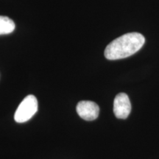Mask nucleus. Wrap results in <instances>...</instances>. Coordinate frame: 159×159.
I'll list each match as a JSON object with an SVG mask.
<instances>
[{
	"label": "nucleus",
	"instance_id": "f257e3e1",
	"mask_svg": "<svg viewBox=\"0 0 159 159\" xmlns=\"http://www.w3.org/2000/svg\"><path fill=\"white\" fill-rule=\"evenodd\" d=\"M144 43L145 39L141 33H126L107 46L105 49V57L111 61L130 57L142 48Z\"/></svg>",
	"mask_w": 159,
	"mask_h": 159
},
{
	"label": "nucleus",
	"instance_id": "f03ea898",
	"mask_svg": "<svg viewBox=\"0 0 159 159\" xmlns=\"http://www.w3.org/2000/svg\"><path fill=\"white\" fill-rule=\"evenodd\" d=\"M38 111V100L33 95H28L20 103L14 115L15 121L24 123L30 120Z\"/></svg>",
	"mask_w": 159,
	"mask_h": 159
},
{
	"label": "nucleus",
	"instance_id": "7ed1b4c3",
	"mask_svg": "<svg viewBox=\"0 0 159 159\" xmlns=\"http://www.w3.org/2000/svg\"><path fill=\"white\" fill-rule=\"evenodd\" d=\"M131 111L130 99L125 93H119L116 96L114 101V113L116 118H128Z\"/></svg>",
	"mask_w": 159,
	"mask_h": 159
},
{
	"label": "nucleus",
	"instance_id": "20e7f679",
	"mask_svg": "<svg viewBox=\"0 0 159 159\" xmlns=\"http://www.w3.org/2000/svg\"><path fill=\"white\" fill-rule=\"evenodd\" d=\"M77 113L83 119L92 121L99 116V108L98 105L92 101H80L77 105Z\"/></svg>",
	"mask_w": 159,
	"mask_h": 159
},
{
	"label": "nucleus",
	"instance_id": "39448f33",
	"mask_svg": "<svg viewBox=\"0 0 159 159\" xmlns=\"http://www.w3.org/2000/svg\"><path fill=\"white\" fill-rule=\"evenodd\" d=\"M16 27L13 20L7 16H0V35L10 34L14 31Z\"/></svg>",
	"mask_w": 159,
	"mask_h": 159
}]
</instances>
